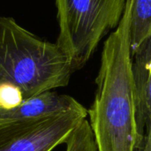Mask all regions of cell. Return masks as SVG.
<instances>
[{"mask_svg":"<svg viewBox=\"0 0 151 151\" xmlns=\"http://www.w3.org/2000/svg\"><path fill=\"white\" fill-rule=\"evenodd\" d=\"M127 0L123 17L104 43L96 78V89L88 110L98 151H138L137 96L130 42L131 12Z\"/></svg>","mask_w":151,"mask_h":151,"instance_id":"1","label":"cell"},{"mask_svg":"<svg viewBox=\"0 0 151 151\" xmlns=\"http://www.w3.org/2000/svg\"><path fill=\"white\" fill-rule=\"evenodd\" d=\"M74 71L66 53L0 16V83L18 87L24 100L68 85Z\"/></svg>","mask_w":151,"mask_h":151,"instance_id":"2","label":"cell"},{"mask_svg":"<svg viewBox=\"0 0 151 151\" xmlns=\"http://www.w3.org/2000/svg\"><path fill=\"white\" fill-rule=\"evenodd\" d=\"M59 33L58 45L69 57L73 71L81 69L102 39L116 28L127 0H55Z\"/></svg>","mask_w":151,"mask_h":151,"instance_id":"3","label":"cell"},{"mask_svg":"<svg viewBox=\"0 0 151 151\" xmlns=\"http://www.w3.org/2000/svg\"><path fill=\"white\" fill-rule=\"evenodd\" d=\"M87 116L88 110L82 106L40 119H0V151H51L65 143Z\"/></svg>","mask_w":151,"mask_h":151,"instance_id":"4","label":"cell"},{"mask_svg":"<svg viewBox=\"0 0 151 151\" xmlns=\"http://www.w3.org/2000/svg\"><path fill=\"white\" fill-rule=\"evenodd\" d=\"M137 96L138 151H151V34L132 54Z\"/></svg>","mask_w":151,"mask_h":151,"instance_id":"5","label":"cell"},{"mask_svg":"<svg viewBox=\"0 0 151 151\" xmlns=\"http://www.w3.org/2000/svg\"><path fill=\"white\" fill-rule=\"evenodd\" d=\"M83 105L73 97L47 91L25 100L22 104L10 110L0 108V119L25 120L55 116L79 109Z\"/></svg>","mask_w":151,"mask_h":151,"instance_id":"6","label":"cell"},{"mask_svg":"<svg viewBox=\"0 0 151 151\" xmlns=\"http://www.w3.org/2000/svg\"><path fill=\"white\" fill-rule=\"evenodd\" d=\"M151 34V0H134L130 21L132 54Z\"/></svg>","mask_w":151,"mask_h":151,"instance_id":"7","label":"cell"},{"mask_svg":"<svg viewBox=\"0 0 151 151\" xmlns=\"http://www.w3.org/2000/svg\"><path fill=\"white\" fill-rule=\"evenodd\" d=\"M65 151H98L89 121L83 119L65 142Z\"/></svg>","mask_w":151,"mask_h":151,"instance_id":"8","label":"cell"},{"mask_svg":"<svg viewBox=\"0 0 151 151\" xmlns=\"http://www.w3.org/2000/svg\"><path fill=\"white\" fill-rule=\"evenodd\" d=\"M21 90L11 83H0V108L12 109L19 106L24 102Z\"/></svg>","mask_w":151,"mask_h":151,"instance_id":"9","label":"cell"}]
</instances>
